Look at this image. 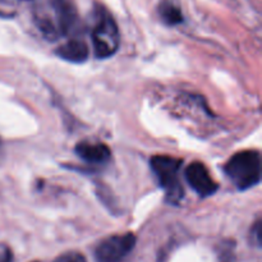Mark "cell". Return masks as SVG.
<instances>
[{
  "label": "cell",
  "instance_id": "14",
  "mask_svg": "<svg viewBox=\"0 0 262 262\" xmlns=\"http://www.w3.org/2000/svg\"><path fill=\"white\" fill-rule=\"evenodd\" d=\"M33 262H38V261H33Z\"/></svg>",
  "mask_w": 262,
  "mask_h": 262
},
{
  "label": "cell",
  "instance_id": "9",
  "mask_svg": "<svg viewBox=\"0 0 262 262\" xmlns=\"http://www.w3.org/2000/svg\"><path fill=\"white\" fill-rule=\"evenodd\" d=\"M159 12H160L161 19L169 26L179 25L181 22H183V14H182V10L179 9L177 5H174L173 3L165 2L160 5L159 8Z\"/></svg>",
  "mask_w": 262,
  "mask_h": 262
},
{
  "label": "cell",
  "instance_id": "13",
  "mask_svg": "<svg viewBox=\"0 0 262 262\" xmlns=\"http://www.w3.org/2000/svg\"><path fill=\"white\" fill-rule=\"evenodd\" d=\"M2 155H3V142L2 140H0V159H2Z\"/></svg>",
  "mask_w": 262,
  "mask_h": 262
},
{
  "label": "cell",
  "instance_id": "10",
  "mask_svg": "<svg viewBox=\"0 0 262 262\" xmlns=\"http://www.w3.org/2000/svg\"><path fill=\"white\" fill-rule=\"evenodd\" d=\"M54 262H87L86 257L82 253L76 252V251H71V252H66L56 257Z\"/></svg>",
  "mask_w": 262,
  "mask_h": 262
},
{
  "label": "cell",
  "instance_id": "3",
  "mask_svg": "<svg viewBox=\"0 0 262 262\" xmlns=\"http://www.w3.org/2000/svg\"><path fill=\"white\" fill-rule=\"evenodd\" d=\"M91 36L96 58H110L119 49V28H118L117 22L112 17V14L104 8H96L95 25L92 28Z\"/></svg>",
  "mask_w": 262,
  "mask_h": 262
},
{
  "label": "cell",
  "instance_id": "5",
  "mask_svg": "<svg viewBox=\"0 0 262 262\" xmlns=\"http://www.w3.org/2000/svg\"><path fill=\"white\" fill-rule=\"evenodd\" d=\"M137 238L133 233L115 234L105 238L95 250L96 262H123L135 248Z\"/></svg>",
  "mask_w": 262,
  "mask_h": 262
},
{
  "label": "cell",
  "instance_id": "8",
  "mask_svg": "<svg viewBox=\"0 0 262 262\" xmlns=\"http://www.w3.org/2000/svg\"><path fill=\"white\" fill-rule=\"evenodd\" d=\"M56 54L61 59L71 63H83L89 58V46L83 40L72 38L59 46Z\"/></svg>",
  "mask_w": 262,
  "mask_h": 262
},
{
  "label": "cell",
  "instance_id": "1",
  "mask_svg": "<svg viewBox=\"0 0 262 262\" xmlns=\"http://www.w3.org/2000/svg\"><path fill=\"white\" fill-rule=\"evenodd\" d=\"M78 14L69 0H50L45 10L36 14V25L48 40H58L77 23Z\"/></svg>",
  "mask_w": 262,
  "mask_h": 262
},
{
  "label": "cell",
  "instance_id": "12",
  "mask_svg": "<svg viewBox=\"0 0 262 262\" xmlns=\"http://www.w3.org/2000/svg\"><path fill=\"white\" fill-rule=\"evenodd\" d=\"M0 262H13V253L7 245L0 243Z\"/></svg>",
  "mask_w": 262,
  "mask_h": 262
},
{
  "label": "cell",
  "instance_id": "6",
  "mask_svg": "<svg viewBox=\"0 0 262 262\" xmlns=\"http://www.w3.org/2000/svg\"><path fill=\"white\" fill-rule=\"evenodd\" d=\"M186 179L197 194L209 197L217 191V183L210 176L206 166L200 161H194L186 169Z\"/></svg>",
  "mask_w": 262,
  "mask_h": 262
},
{
  "label": "cell",
  "instance_id": "7",
  "mask_svg": "<svg viewBox=\"0 0 262 262\" xmlns=\"http://www.w3.org/2000/svg\"><path fill=\"white\" fill-rule=\"evenodd\" d=\"M76 154L79 159L90 164H104L110 159V148L105 143L83 141L76 146Z\"/></svg>",
  "mask_w": 262,
  "mask_h": 262
},
{
  "label": "cell",
  "instance_id": "11",
  "mask_svg": "<svg viewBox=\"0 0 262 262\" xmlns=\"http://www.w3.org/2000/svg\"><path fill=\"white\" fill-rule=\"evenodd\" d=\"M251 238H252V243L257 247L261 246V223L260 220L256 222V224L252 227V230H251Z\"/></svg>",
  "mask_w": 262,
  "mask_h": 262
},
{
  "label": "cell",
  "instance_id": "4",
  "mask_svg": "<svg viewBox=\"0 0 262 262\" xmlns=\"http://www.w3.org/2000/svg\"><path fill=\"white\" fill-rule=\"evenodd\" d=\"M151 169L161 188L165 191L166 200L170 204H178L184 196L183 187L179 179L182 160L173 156L158 155L150 160Z\"/></svg>",
  "mask_w": 262,
  "mask_h": 262
},
{
  "label": "cell",
  "instance_id": "2",
  "mask_svg": "<svg viewBox=\"0 0 262 262\" xmlns=\"http://www.w3.org/2000/svg\"><path fill=\"white\" fill-rule=\"evenodd\" d=\"M229 181L239 191L257 186L261 181V155L258 151L246 150L234 154L224 166Z\"/></svg>",
  "mask_w": 262,
  "mask_h": 262
}]
</instances>
